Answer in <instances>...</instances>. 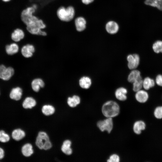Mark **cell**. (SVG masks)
I'll list each match as a JSON object with an SVG mask.
<instances>
[{"instance_id": "1", "label": "cell", "mask_w": 162, "mask_h": 162, "mask_svg": "<svg viewBox=\"0 0 162 162\" xmlns=\"http://www.w3.org/2000/svg\"><path fill=\"white\" fill-rule=\"evenodd\" d=\"M35 10L32 6L23 10L21 13V19L26 26L27 31L30 34L46 36L47 33L42 30L46 28V25L42 20L33 14Z\"/></svg>"}, {"instance_id": "2", "label": "cell", "mask_w": 162, "mask_h": 162, "mask_svg": "<svg viewBox=\"0 0 162 162\" xmlns=\"http://www.w3.org/2000/svg\"><path fill=\"white\" fill-rule=\"evenodd\" d=\"M35 144L40 149L49 150L52 147L49 136L45 132L39 131L36 138Z\"/></svg>"}, {"instance_id": "3", "label": "cell", "mask_w": 162, "mask_h": 162, "mask_svg": "<svg viewBox=\"0 0 162 162\" xmlns=\"http://www.w3.org/2000/svg\"><path fill=\"white\" fill-rule=\"evenodd\" d=\"M102 112L107 118H112L117 116L119 112V107L115 102L109 101L106 102L102 107Z\"/></svg>"}, {"instance_id": "4", "label": "cell", "mask_w": 162, "mask_h": 162, "mask_svg": "<svg viewBox=\"0 0 162 162\" xmlns=\"http://www.w3.org/2000/svg\"><path fill=\"white\" fill-rule=\"evenodd\" d=\"M75 14V10L72 6H69L67 8L60 7L56 11V15L59 19L65 22L71 20L74 16Z\"/></svg>"}, {"instance_id": "5", "label": "cell", "mask_w": 162, "mask_h": 162, "mask_svg": "<svg viewBox=\"0 0 162 162\" xmlns=\"http://www.w3.org/2000/svg\"><path fill=\"white\" fill-rule=\"evenodd\" d=\"M14 73V70L13 68L7 67L3 64L0 65V78L2 80H8L13 76Z\"/></svg>"}, {"instance_id": "6", "label": "cell", "mask_w": 162, "mask_h": 162, "mask_svg": "<svg viewBox=\"0 0 162 162\" xmlns=\"http://www.w3.org/2000/svg\"><path fill=\"white\" fill-rule=\"evenodd\" d=\"M97 125L101 131H106L110 133L113 128L112 119V118H107L105 120L98 122Z\"/></svg>"}, {"instance_id": "7", "label": "cell", "mask_w": 162, "mask_h": 162, "mask_svg": "<svg viewBox=\"0 0 162 162\" xmlns=\"http://www.w3.org/2000/svg\"><path fill=\"white\" fill-rule=\"evenodd\" d=\"M128 66L130 70L134 69L138 66L140 62V57L136 54L128 55L127 58Z\"/></svg>"}, {"instance_id": "8", "label": "cell", "mask_w": 162, "mask_h": 162, "mask_svg": "<svg viewBox=\"0 0 162 162\" xmlns=\"http://www.w3.org/2000/svg\"><path fill=\"white\" fill-rule=\"evenodd\" d=\"M34 51V46L30 44H27L24 46L21 50L22 55L26 58L31 57Z\"/></svg>"}, {"instance_id": "9", "label": "cell", "mask_w": 162, "mask_h": 162, "mask_svg": "<svg viewBox=\"0 0 162 162\" xmlns=\"http://www.w3.org/2000/svg\"><path fill=\"white\" fill-rule=\"evenodd\" d=\"M22 94V89L19 87L13 88L9 94L10 98L15 100H19L21 98Z\"/></svg>"}, {"instance_id": "10", "label": "cell", "mask_w": 162, "mask_h": 162, "mask_svg": "<svg viewBox=\"0 0 162 162\" xmlns=\"http://www.w3.org/2000/svg\"><path fill=\"white\" fill-rule=\"evenodd\" d=\"M106 29L107 32L109 34H114L118 32L119 26L118 24L116 22L110 21L106 23Z\"/></svg>"}, {"instance_id": "11", "label": "cell", "mask_w": 162, "mask_h": 162, "mask_svg": "<svg viewBox=\"0 0 162 162\" xmlns=\"http://www.w3.org/2000/svg\"><path fill=\"white\" fill-rule=\"evenodd\" d=\"M71 141L69 140H64L61 147L62 152L66 155H71L72 153V150L71 148Z\"/></svg>"}, {"instance_id": "12", "label": "cell", "mask_w": 162, "mask_h": 162, "mask_svg": "<svg viewBox=\"0 0 162 162\" xmlns=\"http://www.w3.org/2000/svg\"><path fill=\"white\" fill-rule=\"evenodd\" d=\"M24 36L25 34L23 31L19 28L15 29L11 35L12 39L16 42L20 41L24 38Z\"/></svg>"}, {"instance_id": "13", "label": "cell", "mask_w": 162, "mask_h": 162, "mask_svg": "<svg viewBox=\"0 0 162 162\" xmlns=\"http://www.w3.org/2000/svg\"><path fill=\"white\" fill-rule=\"evenodd\" d=\"M86 20L82 17H79L75 20V24L76 30L78 32L83 31L86 28Z\"/></svg>"}, {"instance_id": "14", "label": "cell", "mask_w": 162, "mask_h": 162, "mask_svg": "<svg viewBox=\"0 0 162 162\" xmlns=\"http://www.w3.org/2000/svg\"><path fill=\"white\" fill-rule=\"evenodd\" d=\"M35 100L32 97H26L23 100L22 106L25 109H31L36 105Z\"/></svg>"}, {"instance_id": "15", "label": "cell", "mask_w": 162, "mask_h": 162, "mask_svg": "<svg viewBox=\"0 0 162 162\" xmlns=\"http://www.w3.org/2000/svg\"><path fill=\"white\" fill-rule=\"evenodd\" d=\"M127 93V89L123 87L118 88L115 92L116 98L118 100L121 101L125 100L127 98L126 94Z\"/></svg>"}, {"instance_id": "16", "label": "cell", "mask_w": 162, "mask_h": 162, "mask_svg": "<svg viewBox=\"0 0 162 162\" xmlns=\"http://www.w3.org/2000/svg\"><path fill=\"white\" fill-rule=\"evenodd\" d=\"M21 152L23 155L25 157L31 156L34 153L32 145L30 143H26L24 144L21 148Z\"/></svg>"}, {"instance_id": "17", "label": "cell", "mask_w": 162, "mask_h": 162, "mask_svg": "<svg viewBox=\"0 0 162 162\" xmlns=\"http://www.w3.org/2000/svg\"><path fill=\"white\" fill-rule=\"evenodd\" d=\"M44 82L40 78L35 79L33 80L31 83L32 88L36 92H39L40 88L44 87Z\"/></svg>"}, {"instance_id": "18", "label": "cell", "mask_w": 162, "mask_h": 162, "mask_svg": "<svg viewBox=\"0 0 162 162\" xmlns=\"http://www.w3.org/2000/svg\"><path fill=\"white\" fill-rule=\"evenodd\" d=\"M148 96L147 93L142 90H140L137 92L135 94L136 100L140 103L146 102L148 100Z\"/></svg>"}, {"instance_id": "19", "label": "cell", "mask_w": 162, "mask_h": 162, "mask_svg": "<svg viewBox=\"0 0 162 162\" xmlns=\"http://www.w3.org/2000/svg\"><path fill=\"white\" fill-rule=\"evenodd\" d=\"M92 83L91 78L87 76H83L81 77L79 80V84L82 88L87 89L91 86Z\"/></svg>"}, {"instance_id": "20", "label": "cell", "mask_w": 162, "mask_h": 162, "mask_svg": "<svg viewBox=\"0 0 162 162\" xmlns=\"http://www.w3.org/2000/svg\"><path fill=\"white\" fill-rule=\"evenodd\" d=\"M146 126L145 123L143 121L140 120L137 121L134 124V131L135 134H139L141 133L142 130L145 129Z\"/></svg>"}, {"instance_id": "21", "label": "cell", "mask_w": 162, "mask_h": 162, "mask_svg": "<svg viewBox=\"0 0 162 162\" xmlns=\"http://www.w3.org/2000/svg\"><path fill=\"white\" fill-rule=\"evenodd\" d=\"M25 136V132L20 129H15L12 133V138L17 141L22 139Z\"/></svg>"}, {"instance_id": "22", "label": "cell", "mask_w": 162, "mask_h": 162, "mask_svg": "<svg viewBox=\"0 0 162 162\" xmlns=\"http://www.w3.org/2000/svg\"><path fill=\"white\" fill-rule=\"evenodd\" d=\"M19 50L18 45L15 43L7 45L5 47L6 53L8 55H12L17 53Z\"/></svg>"}, {"instance_id": "23", "label": "cell", "mask_w": 162, "mask_h": 162, "mask_svg": "<svg viewBox=\"0 0 162 162\" xmlns=\"http://www.w3.org/2000/svg\"><path fill=\"white\" fill-rule=\"evenodd\" d=\"M41 111L44 115L49 116L54 114L55 112V109L54 107L52 105H44L42 107Z\"/></svg>"}, {"instance_id": "24", "label": "cell", "mask_w": 162, "mask_h": 162, "mask_svg": "<svg viewBox=\"0 0 162 162\" xmlns=\"http://www.w3.org/2000/svg\"><path fill=\"white\" fill-rule=\"evenodd\" d=\"M80 102V97L78 95H74L72 97L68 98L67 103L71 107H74L79 104Z\"/></svg>"}, {"instance_id": "25", "label": "cell", "mask_w": 162, "mask_h": 162, "mask_svg": "<svg viewBox=\"0 0 162 162\" xmlns=\"http://www.w3.org/2000/svg\"><path fill=\"white\" fill-rule=\"evenodd\" d=\"M141 77L140 71L137 70H134L129 74L128 80L129 82L133 83Z\"/></svg>"}, {"instance_id": "26", "label": "cell", "mask_w": 162, "mask_h": 162, "mask_svg": "<svg viewBox=\"0 0 162 162\" xmlns=\"http://www.w3.org/2000/svg\"><path fill=\"white\" fill-rule=\"evenodd\" d=\"M144 3L147 5L156 7L162 11V0H146Z\"/></svg>"}, {"instance_id": "27", "label": "cell", "mask_w": 162, "mask_h": 162, "mask_svg": "<svg viewBox=\"0 0 162 162\" xmlns=\"http://www.w3.org/2000/svg\"><path fill=\"white\" fill-rule=\"evenodd\" d=\"M154 85V80L149 77H146L143 80V86L146 90H148Z\"/></svg>"}, {"instance_id": "28", "label": "cell", "mask_w": 162, "mask_h": 162, "mask_svg": "<svg viewBox=\"0 0 162 162\" xmlns=\"http://www.w3.org/2000/svg\"><path fill=\"white\" fill-rule=\"evenodd\" d=\"M143 80L141 78L133 83V90L135 92L140 90L143 86Z\"/></svg>"}, {"instance_id": "29", "label": "cell", "mask_w": 162, "mask_h": 162, "mask_svg": "<svg viewBox=\"0 0 162 162\" xmlns=\"http://www.w3.org/2000/svg\"><path fill=\"white\" fill-rule=\"evenodd\" d=\"M152 48L155 52H162V41L158 40L155 42L153 44Z\"/></svg>"}, {"instance_id": "30", "label": "cell", "mask_w": 162, "mask_h": 162, "mask_svg": "<svg viewBox=\"0 0 162 162\" xmlns=\"http://www.w3.org/2000/svg\"><path fill=\"white\" fill-rule=\"evenodd\" d=\"M10 139L9 136L3 130H0V141L2 142H8Z\"/></svg>"}, {"instance_id": "31", "label": "cell", "mask_w": 162, "mask_h": 162, "mask_svg": "<svg viewBox=\"0 0 162 162\" xmlns=\"http://www.w3.org/2000/svg\"><path fill=\"white\" fill-rule=\"evenodd\" d=\"M154 114L155 117L159 119L162 118V106L157 107L154 111Z\"/></svg>"}, {"instance_id": "32", "label": "cell", "mask_w": 162, "mask_h": 162, "mask_svg": "<svg viewBox=\"0 0 162 162\" xmlns=\"http://www.w3.org/2000/svg\"><path fill=\"white\" fill-rule=\"evenodd\" d=\"M119 157L118 155L116 154L111 155L109 159L107 160L108 162H118L119 161Z\"/></svg>"}, {"instance_id": "33", "label": "cell", "mask_w": 162, "mask_h": 162, "mask_svg": "<svg viewBox=\"0 0 162 162\" xmlns=\"http://www.w3.org/2000/svg\"><path fill=\"white\" fill-rule=\"evenodd\" d=\"M156 82L157 84L160 86H162V75H159L156 78Z\"/></svg>"}, {"instance_id": "34", "label": "cell", "mask_w": 162, "mask_h": 162, "mask_svg": "<svg viewBox=\"0 0 162 162\" xmlns=\"http://www.w3.org/2000/svg\"><path fill=\"white\" fill-rule=\"evenodd\" d=\"M4 156V152L3 149L0 147V160L2 159Z\"/></svg>"}, {"instance_id": "35", "label": "cell", "mask_w": 162, "mask_h": 162, "mask_svg": "<svg viewBox=\"0 0 162 162\" xmlns=\"http://www.w3.org/2000/svg\"><path fill=\"white\" fill-rule=\"evenodd\" d=\"M94 0H81L82 2L86 4H88L92 2Z\"/></svg>"}, {"instance_id": "36", "label": "cell", "mask_w": 162, "mask_h": 162, "mask_svg": "<svg viewBox=\"0 0 162 162\" xmlns=\"http://www.w3.org/2000/svg\"><path fill=\"white\" fill-rule=\"evenodd\" d=\"M4 2H8L10 1V0H2Z\"/></svg>"}]
</instances>
